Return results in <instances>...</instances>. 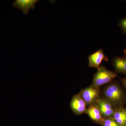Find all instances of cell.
Returning a JSON list of instances; mask_svg holds the SVG:
<instances>
[{
	"mask_svg": "<svg viewBox=\"0 0 126 126\" xmlns=\"http://www.w3.org/2000/svg\"><path fill=\"white\" fill-rule=\"evenodd\" d=\"M102 96L112 104L116 108L124 107L126 104V92L116 80L108 84L101 91Z\"/></svg>",
	"mask_w": 126,
	"mask_h": 126,
	"instance_id": "1",
	"label": "cell"
},
{
	"mask_svg": "<svg viewBox=\"0 0 126 126\" xmlns=\"http://www.w3.org/2000/svg\"><path fill=\"white\" fill-rule=\"evenodd\" d=\"M117 76L116 72L109 70L102 64L94 75L92 84L100 88L101 86L109 83Z\"/></svg>",
	"mask_w": 126,
	"mask_h": 126,
	"instance_id": "2",
	"label": "cell"
},
{
	"mask_svg": "<svg viewBox=\"0 0 126 126\" xmlns=\"http://www.w3.org/2000/svg\"><path fill=\"white\" fill-rule=\"evenodd\" d=\"M79 94L88 107L95 104L102 96L100 88L94 86L92 84L82 89Z\"/></svg>",
	"mask_w": 126,
	"mask_h": 126,
	"instance_id": "3",
	"label": "cell"
},
{
	"mask_svg": "<svg viewBox=\"0 0 126 126\" xmlns=\"http://www.w3.org/2000/svg\"><path fill=\"white\" fill-rule=\"evenodd\" d=\"M96 104L98 107L104 119L112 118L116 108L115 106L103 97L98 99Z\"/></svg>",
	"mask_w": 126,
	"mask_h": 126,
	"instance_id": "4",
	"label": "cell"
},
{
	"mask_svg": "<svg viewBox=\"0 0 126 126\" xmlns=\"http://www.w3.org/2000/svg\"><path fill=\"white\" fill-rule=\"evenodd\" d=\"M70 108L75 115H79L86 113L87 106L79 94H75L71 99Z\"/></svg>",
	"mask_w": 126,
	"mask_h": 126,
	"instance_id": "5",
	"label": "cell"
},
{
	"mask_svg": "<svg viewBox=\"0 0 126 126\" xmlns=\"http://www.w3.org/2000/svg\"><path fill=\"white\" fill-rule=\"evenodd\" d=\"M89 66L90 67L96 68L97 69L101 66V63L103 61L109 62L107 56H106L102 49L89 55L88 57Z\"/></svg>",
	"mask_w": 126,
	"mask_h": 126,
	"instance_id": "6",
	"label": "cell"
},
{
	"mask_svg": "<svg viewBox=\"0 0 126 126\" xmlns=\"http://www.w3.org/2000/svg\"><path fill=\"white\" fill-rule=\"evenodd\" d=\"M85 113L92 121L99 125H101L104 119L96 104L88 107Z\"/></svg>",
	"mask_w": 126,
	"mask_h": 126,
	"instance_id": "7",
	"label": "cell"
},
{
	"mask_svg": "<svg viewBox=\"0 0 126 126\" xmlns=\"http://www.w3.org/2000/svg\"><path fill=\"white\" fill-rule=\"evenodd\" d=\"M38 0H16L13 6L16 8L21 10L25 15L29 13L31 9H34Z\"/></svg>",
	"mask_w": 126,
	"mask_h": 126,
	"instance_id": "8",
	"label": "cell"
},
{
	"mask_svg": "<svg viewBox=\"0 0 126 126\" xmlns=\"http://www.w3.org/2000/svg\"><path fill=\"white\" fill-rule=\"evenodd\" d=\"M112 61L116 72L126 75V58L116 56L113 59Z\"/></svg>",
	"mask_w": 126,
	"mask_h": 126,
	"instance_id": "9",
	"label": "cell"
},
{
	"mask_svg": "<svg viewBox=\"0 0 126 126\" xmlns=\"http://www.w3.org/2000/svg\"><path fill=\"white\" fill-rule=\"evenodd\" d=\"M113 118L121 126H126V108L116 109Z\"/></svg>",
	"mask_w": 126,
	"mask_h": 126,
	"instance_id": "10",
	"label": "cell"
},
{
	"mask_svg": "<svg viewBox=\"0 0 126 126\" xmlns=\"http://www.w3.org/2000/svg\"><path fill=\"white\" fill-rule=\"evenodd\" d=\"M101 126H121L113 118H105L101 124Z\"/></svg>",
	"mask_w": 126,
	"mask_h": 126,
	"instance_id": "11",
	"label": "cell"
},
{
	"mask_svg": "<svg viewBox=\"0 0 126 126\" xmlns=\"http://www.w3.org/2000/svg\"><path fill=\"white\" fill-rule=\"evenodd\" d=\"M118 26L122 29L123 33L126 35V16L119 20Z\"/></svg>",
	"mask_w": 126,
	"mask_h": 126,
	"instance_id": "12",
	"label": "cell"
},
{
	"mask_svg": "<svg viewBox=\"0 0 126 126\" xmlns=\"http://www.w3.org/2000/svg\"><path fill=\"white\" fill-rule=\"evenodd\" d=\"M122 85L126 92V76L125 78L121 79Z\"/></svg>",
	"mask_w": 126,
	"mask_h": 126,
	"instance_id": "13",
	"label": "cell"
},
{
	"mask_svg": "<svg viewBox=\"0 0 126 126\" xmlns=\"http://www.w3.org/2000/svg\"><path fill=\"white\" fill-rule=\"evenodd\" d=\"M124 58H126V48H125V49H124Z\"/></svg>",
	"mask_w": 126,
	"mask_h": 126,
	"instance_id": "14",
	"label": "cell"
}]
</instances>
